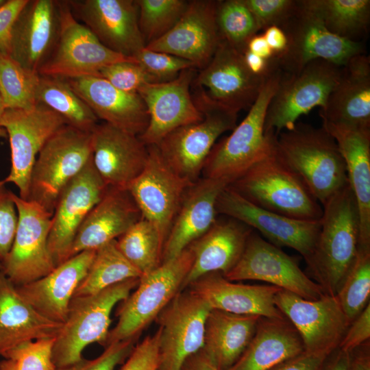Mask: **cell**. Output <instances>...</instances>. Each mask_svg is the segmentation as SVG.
<instances>
[{
	"mask_svg": "<svg viewBox=\"0 0 370 370\" xmlns=\"http://www.w3.org/2000/svg\"><path fill=\"white\" fill-rule=\"evenodd\" d=\"M320 230L306 262L325 295H336L358 254L360 219L349 184L322 206Z\"/></svg>",
	"mask_w": 370,
	"mask_h": 370,
	"instance_id": "obj_1",
	"label": "cell"
},
{
	"mask_svg": "<svg viewBox=\"0 0 370 370\" xmlns=\"http://www.w3.org/2000/svg\"><path fill=\"white\" fill-rule=\"evenodd\" d=\"M282 160L322 206L348 184L345 162L334 138L323 127L296 123L275 139Z\"/></svg>",
	"mask_w": 370,
	"mask_h": 370,
	"instance_id": "obj_2",
	"label": "cell"
},
{
	"mask_svg": "<svg viewBox=\"0 0 370 370\" xmlns=\"http://www.w3.org/2000/svg\"><path fill=\"white\" fill-rule=\"evenodd\" d=\"M275 139L270 150L229 186L261 208L295 219L319 221L322 206L280 158Z\"/></svg>",
	"mask_w": 370,
	"mask_h": 370,
	"instance_id": "obj_3",
	"label": "cell"
},
{
	"mask_svg": "<svg viewBox=\"0 0 370 370\" xmlns=\"http://www.w3.org/2000/svg\"><path fill=\"white\" fill-rule=\"evenodd\" d=\"M281 76L276 66L244 119L229 136L215 143L204 164L203 177L227 179L232 183L270 150L276 136L264 132V121Z\"/></svg>",
	"mask_w": 370,
	"mask_h": 370,
	"instance_id": "obj_4",
	"label": "cell"
},
{
	"mask_svg": "<svg viewBox=\"0 0 370 370\" xmlns=\"http://www.w3.org/2000/svg\"><path fill=\"white\" fill-rule=\"evenodd\" d=\"M194 87L197 89L193 97L203 119L175 129L155 145L168 166L191 183L201 178L218 138L236 127L238 114L212 100L202 89Z\"/></svg>",
	"mask_w": 370,
	"mask_h": 370,
	"instance_id": "obj_5",
	"label": "cell"
},
{
	"mask_svg": "<svg viewBox=\"0 0 370 370\" xmlns=\"http://www.w3.org/2000/svg\"><path fill=\"white\" fill-rule=\"evenodd\" d=\"M139 280L129 279L95 294L73 297L53 347L52 360L56 368L82 360L83 350L91 343L105 346L113 308L129 296Z\"/></svg>",
	"mask_w": 370,
	"mask_h": 370,
	"instance_id": "obj_6",
	"label": "cell"
},
{
	"mask_svg": "<svg viewBox=\"0 0 370 370\" xmlns=\"http://www.w3.org/2000/svg\"><path fill=\"white\" fill-rule=\"evenodd\" d=\"M194 256L187 247L176 258L143 275L135 291L121 301L118 321L108 332L105 347L136 337L183 288Z\"/></svg>",
	"mask_w": 370,
	"mask_h": 370,
	"instance_id": "obj_7",
	"label": "cell"
},
{
	"mask_svg": "<svg viewBox=\"0 0 370 370\" xmlns=\"http://www.w3.org/2000/svg\"><path fill=\"white\" fill-rule=\"evenodd\" d=\"M91 132L65 125L44 145L33 166L27 200L53 213L60 194L92 159Z\"/></svg>",
	"mask_w": 370,
	"mask_h": 370,
	"instance_id": "obj_8",
	"label": "cell"
},
{
	"mask_svg": "<svg viewBox=\"0 0 370 370\" xmlns=\"http://www.w3.org/2000/svg\"><path fill=\"white\" fill-rule=\"evenodd\" d=\"M341 66L324 60L309 62L300 71L282 72L268 106L264 130L278 136L291 130L299 116L315 107L322 109L340 75Z\"/></svg>",
	"mask_w": 370,
	"mask_h": 370,
	"instance_id": "obj_9",
	"label": "cell"
},
{
	"mask_svg": "<svg viewBox=\"0 0 370 370\" xmlns=\"http://www.w3.org/2000/svg\"><path fill=\"white\" fill-rule=\"evenodd\" d=\"M282 29L287 38V47L273 58L284 73H296L315 60L342 66L354 56L365 53L362 42L330 32L317 16L301 5V0L297 12Z\"/></svg>",
	"mask_w": 370,
	"mask_h": 370,
	"instance_id": "obj_10",
	"label": "cell"
},
{
	"mask_svg": "<svg viewBox=\"0 0 370 370\" xmlns=\"http://www.w3.org/2000/svg\"><path fill=\"white\" fill-rule=\"evenodd\" d=\"M18 224L11 249L1 270L16 286L40 279L55 268L48 248L53 213L36 201L12 193Z\"/></svg>",
	"mask_w": 370,
	"mask_h": 370,
	"instance_id": "obj_11",
	"label": "cell"
},
{
	"mask_svg": "<svg viewBox=\"0 0 370 370\" xmlns=\"http://www.w3.org/2000/svg\"><path fill=\"white\" fill-rule=\"evenodd\" d=\"M61 2L59 36L49 57L38 74L61 79L97 76L103 67L119 62L136 60L102 45L73 15L67 1Z\"/></svg>",
	"mask_w": 370,
	"mask_h": 370,
	"instance_id": "obj_12",
	"label": "cell"
},
{
	"mask_svg": "<svg viewBox=\"0 0 370 370\" xmlns=\"http://www.w3.org/2000/svg\"><path fill=\"white\" fill-rule=\"evenodd\" d=\"M65 125L60 115L41 103L30 109L4 111L0 127L5 130L9 138L11 169L3 181L13 183L18 188L21 199H28L31 173L39 152Z\"/></svg>",
	"mask_w": 370,
	"mask_h": 370,
	"instance_id": "obj_13",
	"label": "cell"
},
{
	"mask_svg": "<svg viewBox=\"0 0 370 370\" xmlns=\"http://www.w3.org/2000/svg\"><path fill=\"white\" fill-rule=\"evenodd\" d=\"M275 304L298 332L306 352L330 355L350 325L336 295L310 300L280 289Z\"/></svg>",
	"mask_w": 370,
	"mask_h": 370,
	"instance_id": "obj_14",
	"label": "cell"
},
{
	"mask_svg": "<svg viewBox=\"0 0 370 370\" xmlns=\"http://www.w3.org/2000/svg\"><path fill=\"white\" fill-rule=\"evenodd\" d=\"M223 276L232 282H265L306 299L314 300L325 295L321 287L301 271L292 257L254 230L237 263Z\"/></svg>",
	"mask_w": 370,
	"mask_h": 370,
	"instance_id": "obj_15",
	"label": "cell"
},
{
	"mask_svg": "<svg viewBox=\"0 0 370 370\" xmlns=\"http://www.w3.org/2000/svg\"><path fill=\"white\" fill-rule=\"evenodd\" d=\"M211 308L188 289L180 291L156 318L159 325L158 370H180L184 360L203 347Z\"/></svg>",
	"mask_w": 370,
	"mask_h": 370,
	"instance_id": "obj_16",
	"label": "cell"
},
{
	"mask_svg": "<svg viewBox=\"0 0 370 370\" xmlns=\"http://www.w3.org/2000/svg\"><path fill=\"white\" fill-rule=\"evenodd\" d=\"M216 210L217 214L236 219L258 231L271 244L295 249L306 262L314 250L320 230V220H299L261 208L230 186L219 194Z\"/></svg>",
	"mask_w": 370,
	"mask_h": 370,
	"instance_id": "obj_17",
	"label": "cell"
},
{
	"mask_svg": "<svg viewBox=\"0 0 370 370\" xmlns=\"http://www.w3.org/2000/svg\"><path fill=\"white\" fill-rule=\"evenodd\" d=\"M147 148L145 166L127 189L142 218L156 227L164 243L183 197L193 183L181 177L168 166L156 145H148Z\"/></svg>",
	"mask_w": 370,
	"mask_h": 370,
	"instance_id": "obj_18",
	"label": "cell"
},
{
	"mask_svg": "<svg viewBox=\"0 0 370 370\" xmlns=\"http://www.w3.org/2000/svg\"><path fill=\"white\" fill-rule=\"evenodd\" d=\"M267 77L252 73L243 54L221 40L210 61L196 75L193 85L202 89L214 101L238 113L251 108Z\"/></svg>",
	"mask_w": 370,
	"mask_h": 370,
	"instance_id": "obj_19",
	"label": "cell"
},
{
	"mask_svg": "<svg viewBox=\"0 0 370 370\" xmlns=\"http://www.w3.org/2000/svg\"><path fill=\"white\" fill-rule=\"evenodd\" d=\"M74 17L108 49L134 58L146 44L138 25L136 0L67 1Z\"/></svg>",
	"mask_w": 370,
	"mask_h": 370,
	"instance_id": "obj_20",
	"label": "cell"
},
{
	"mask_svg": "<svg viewBox=\"0 0 370 370\" xmlns=\"http://www.w3.org/2000/svg\"><path fill=\"white\" fill-rule=\"evenodd\" d=\"M196 75V68L186 69L173 80L149 84L138 91L149 114L147 127L138 136L145 145H157L175 129L203 119L190 92Z\"/></svg>",
	"mask_w": 370,
	"mask_h": 370,
	"instance_id": "obj_21",
	"label": "cell"
},
{
	"mask_svg": "<svg viewBox=\"0 0 370 370\" xmlns=\"http://www.w3.org/2000/svg\"><path fill=\"white\" fill-rule=\"evenodd\" d=\"M107 188L91 159L60 194L48 238V248L56 267L70 258L79 228Z\"/></svg>",
	"mask_w": 370,
	"mask_h": 370,
	"instance_id": "obj_22",
	"label": "cell"
},
{
	"mask_svg": "<svg viewBox=\"0 0 370 370\" xmlns=\"http://www.w3.org/2000/svg\"><path fill=\"white\" fill-rule=\"evenodd\" d=\"M217 3L214 0L188 1L175 26L145 47L186 60L197 69L204 68L222 40L217 23Z\"/></svg>",
	"mask_w": 370,
	"mask_h": 370,
	"instance_id": "obj_23",
	"label": "cell"
},
{
	"mask_svg": "<svg viewBox=\"0 0 370 370\" xmlns=\"http://www.w3.org/2000/svg\"><path fill=\"white\" fill-rule=\"evenodd\" d=\"M60 23V1L27 0L13 25L10 56L38 73L56 45Z\"/></svg>",
	"mask_w": 370,
	"mask_h": 370,
	"instance_id": "obj_24",
	"label": "cell"
},
{
	"mask_svg": "<svg viewBox=\"0 0 370 370\" xmlns=\"http://www.w3.org/2000/svg\"><path fill=\"white\" fill-rule=\"evenodd\" d=\"M91 140L93 165L108 186L127 188L145 166L148 148L138 136L103 122Z\"/></svg>",
	"mask_w": 370,
	"mask_h": 370,
	"instance_id": "obj_25",
	"label": "cell"
},
{
	"mask_svg": "<svg viewBox=\"0 0 370 370\" xmlns=\"http://www.w3.org/2000/svg\"><path fill=\"white\" fill-rule=\"evenodd\" d=\"M227 179L202 177L186 191L163 245L162 262L176 258L217 219L216 203Z\"/></svg>",
	"mask_w": 370,
	"mask_h": 370,
	"instance_id": "obj_26",
	"label": "cell"
},
{
	"mask_svg": "<svg viewBox=\"0 0 370 370\" xmlns=\"http://www.w3.org/2000/svg\"><path fill=\"white\" fill-rule=\"evenodd\" d=\"M186 288L211 309L268 319H286L275 304V296L281 288L273 285L236 284L221 273L212 272L199 277Z\"/></svg>",
	"mask_w": 370,
	"mask_h": 370,
	"instance_id": "obj_27",
	"label": "cell"
},
{
	"mask_svg": "<svg viewBox=\"0 0 370 370\" xmlns=\"http://www.w3.org/2000/svg\"><path fill=\"white\" fill-rule=\"evenodd\" d=\"M64 79L98 119L138 136L146 130L149 114L138 93L121 90L97 76Z\"/></svg>",
	"mask_w": 370,
	"mask_h": 370,
	"instance_id": "obj_28",
	"label": "cell"
},
{
	"mask_svg": "<svg viewBox=\"0 0 370 370\" xmlns=\"http://www.w3.org/2000/svg\"><path fill=\"white\" fill-rule=\"evenodd\" d=\"M96 250L83 251L45 276L16 286L20 295L47 319L63 323L74 293L86 276Z\"/></svg>",
	"mask_w": 370,
	"mask_h": 370,
	"instance_id": "obj_29",
	"label": "cell"
},
{
	"mask_svg": "<svg viewBox=\"0 0 370 370\" xmlns=\"http://www.w3.org/2000/svg\"><path fill=\"white\" fill-rule=\"evenodd\" d=\"M141 219V213L127 188L108 186L79 228L70 258L116 240Z\"/></svg>",
	"mask_w": 370,
	"mask_h": 370,
	"instance_id": "obj_30",
	"label": "cell"
},
{
	"mask_svg": "<svg viewBox=\"0 0 370 370\" xmlns=\"http://www.w3.org/2000/svg\"><path fill=\"white\" fill-rule=\"evenodd\" d=\"M321 127L334 138L345 162L359 214V246L370 247V127L325 121Z\"/></svg>",
	"mask_w": 370,
	"mask_h": 370,
	"instance_id": "obj_31",
	"label": "cell"
},
{
	"mask_svg": "<svg viewBox=\"0 0 370 370\" xmlns=\"http://www.w3.org/2000/svg\"><path fill=\"white\" fill-rule=\"evenodd\" d=\"M322 121L370 127V58L361 53L341 66L338 81L320 109Z\"/></svg>",
	"mask_w": 370,
	"mask_h": 370,
	"instance_id": "obj_32",
	"label": "cell"
},
{
	"mask_svg": "<svg viewBox=\"0 0 370 370\" xmlns=\"http://www.w3.org/2000/svg\"><path fill=\"white\" fill-rule=\"evenodd\" d=\"M253 230L231 217L216 219L210 229L188 247L194 260L183 284L184 290L199 277L212 272L223 275L237 263Z\"/></svg>",
	"mask_w": 370,
	"mask_h": 370,
	"instance_id": "obj_33",
	"label": "cell"
},
{
	"mask_svg": "<svg viewBox=\"0 0 370 370\" xmlns=\"http://www.w3.org/2000/svg\"><path fill=\"white\" fill-rule=\"evenodd\" d=\"M62 325L38 313L0 269V356L23 342L56 337Z\"/></svg>",
	"mask_w": 370,
	"mask_h": 370,
	"instance_id": "obj_34",
	"label": "cell"
},
{
	"mask_svg": "<svg viewBox=\"0 0 370 370\" xmlns=\"http://www.w3.org/2000/svg\"><path fill=\"white\" fill-rule=\"evenodd\" d=\"M304 351L298 332L286 318L261 317L251 341L227 370H270Z\"/></svg>",
	"mask_w": 370,
	"mask_h": 370,
	"instance_id": "obj_35",
	"label": "cell"
},
{
	"mask_svg": "<svg viewBox=\"0 0 370 370\" xmlns=\"http://www.w3.org/2000/svg\"><path fill=\"white\" fill-rule=\"evenodd\" d=\"M260 318L211 309L206 320L202 350L219 370H227L251 341Z\"/></svg>",
	"mask_w": 370,
	"mask_h": 370,
	"instance_id": "obj_36",
	"label": "cell"
},
{
	"mask_svg": "<svg viewBox=\"0 0 370 370\" xmlns=\"http://www.w3.org/2000/svg\"><path fill=\"white\" fill-rule=\"evenodd\" d=\"M332 34L355 42L367 34L370 23L369 0H301Z\"/></svg>",
	"mask_w": 370,
	"mask_h": 370,
	"instance_id": "obj_37",
	"label": "cell"
},
{
	"mask_svg": "<svg viewBox=\"0 0 370 370\" xmlns=\"http://www.w3.org/2000/svg\"><path fill=\"white\" fill-rule=\"evenodd\" d=\"M37 100L79 130L92 132L98 124L91 109L64 79L40 75Z\"/></svg>",
	"mask_w": 370,
	"mask_h": 370,
	"instance_id": "obj_38",
	"label": "cell"
},
{
	"mask_svg": "<svg viewBox=\"0 0 370 370\" xmlns=\"http://www.w3.org/2000/svg\"><path fill=\"white\" fill-rule=\"evenodd\" d=\"M140 277L141 273L121 254L116 240H114L96 249L92 262L73 297L95 294L117 283Z\"/></svg>",
	"mask_w": 370,
	"mask_h": 370,
	"instance_id": "obj_39",
	"label": "cell"
},
{
	"mask_svg": "<svg viewBox=\"0 0 370 370\" xmlns=\"http://www.w3.org/2000/svg\"><path fill=\"white\" fill-rule=\"evenodd\" d=\"M125 258L143 275L162 263L164 242L156 227L141 219L116 239Z\"/></svg>",
	"mask_w": 370,
	"mask_h": 370,
	"instance_id": "obj_40",
	"label": "cell"
},
{
	"mask_svg": "<svg viewBox=\"0 0 370 370\" xmlns=\"http://www.w3.org/2000/svg\"><path fill=\"white\" fill-rule=\"evenodd\" d=\"M40 75L29 71L9 54L0 53V94L5 109H30L38 102Z\"/></svg>",
	"mask_w": 370,
	"mask_h": 370,
	"instance_id": "obj_41",
	"label": "cell"
},
{
	"mask_svg": "<svg viewBox=\"0 0 370 370\" xmlns=\"http://www.w3.org/2000/svg\"><path fill=\"white\" fill-rule=\"evenodd\" d=\"M336 296L350 324L370 303V247L358 246L356 258Z\"/></svg>",
	"mask_w": 370,
	"mask_h": 370,
	"instance_id": "obj_42",
	"label": "cell"
},
{
	"mask_svg": "<svg viewBox=\"0 0 370 370\" xmlns=\"http://www.w3.org/2000/svg\"><path fill=\"white\" fill-rule=\"evenodd\" d=\"M217 23L222 40L243 54L251 38L260 31L244 0L218 1Z\"/></svg>",
	"mask_w": 370,
	"mask_h": 370,
	"instance_id": "obj_43",
	"label": "cell"
},
{
	"mask_svg": "<svg viewBox=\"0 0 370 370\" xmlns=\"http://www.w3.org/2000/svg\"><path fill=\"white\" fill-rule=\"evenodd\" d=\"M138 25L146 45L171 29L185 12L188 1L136 0Z\"/></svg>",
	"mask_w": 370,
	"mask_h": 370,
	"instance_id": "obj_44",
	"label": "cell"
},
{
	"mask_svg": "<svg viewBox=\"0 0 370 370\" xmlns=\"http://www.w3.org/2000/svg\"><path fill=\"white\" fill-rule=\"evenodd\" d=\"M56 337L23 342L6 352L0 370H55L52 350Z\"/></svg>",
	"mask_w": 370,
	"mask_h": 370,
	"instance_id": "obj_45",
	"label": "cell"
},
{
	"mask_svg": "<svg viewBox=\"0 0 370 370\" xmlns=\"http://www.w3.org/2000/svg\"><path fill=\"white\" fill-rule=\"evenodd\" d=\"M136 62L156 83L175 79L184 69L195 68L189 61L164 52L144 47L135 56Z\"/></svg>",
	"mask_w": 370,
	"mask_h": 370,
	"instance_id": "obj_46",
	"label": "cell"
},
{
	"mask_svg": "<svg viewBox=\"0 0 370 370\" xmlns=\"http://www.w3.org/2000/svg\"><path fill=\"white\" fill-rule=\"evenodd\" d=\"M98 77L121 90L132 93H138L147 84L156 83L136 60L108 65L99 71Z\"/></svg>",
	"mask_w": 370,
	"mask_h": 370,
	"instance_id": "obj_47",
	"label": "cell"
},
{
	"mask_svg": "<svg viewBox=\"0 0 370 370\" xmlns=\"http://www.w3.org/2000/svg\"><path fill=\"white\" fill-rule=\"evenodd\" d=\"M260 30L270 26L281 29L295 14L299 0H244Z\"/></svg>",
	"mask_w": 370,
	"mask_h": 370,
	"instance_id": "obj_48",
	"label": "cell"
},
{
	"mask_svg": "<svg viewBox=\"0 0 370 370\" xmlns=\"http://www.w3.org/2000/svg\"><path fill=\"white\" fill-rule=\"evenodd\" d=\"M134 342L135 338L112 343L94 359L82 358L74 364L55 370H114L130 356L134 347Z\"/></svg>",
	"mask_w": 370,
	"mask_h": 370,
	"instance_id": "obj_49",
	"label": "cell"
},
{
	"mask_svg": "<svg viewBox=\"0 0 370 370\" xmlns=\"http://www.w3.org/2000/svg\"><path fill=\"white\" fill-rule=\"evenodd\" d=\"M0 180V263L8 254L18 224V212L12 192Z\"/></svg>",
	"mask_w": 370,
	"mask_h": 370,
	"instance_id": "obj_50",
	"label": "cell"
},
{
	"mask_svg": "<svg viewBox=\"0 0 370 370\" xmlns=\"http://www.w3.org/2000/svg\"><path fill=\"white\" fill-rule=\"evenodd\" d=\"M159 338L158 330L146 336L134 347L120 370H158Z\"/></svg>",
	"mask_w": 370,
	"mask_h": 370,
	"instance_id": "obj_51",
	"label": "cell"
},
{
	"mask_svg": "<svg viewBox=\"0 0 370 370\" xmlns=\"http://www.w3.org/2000/svg\"><path fill=\"white\" fill-rule=\"evenodd\" d=\"M370 338V303L351 323L341 340L338 349L352 352L369 341Z\"/></svg>",
	"mask_w": 370,
	"mask_h": 370,
	"instance_id": "obj_52",
	"label": "cell"
},
{
	"mask_svg": "<svg viewBox=\"0 0 370 370\" xmlns=\"http://www.w3.org/2000/svg\"><path fill=\"white\" fill-rule=\"evenodd\" d=\"M27 0H7L0 8V53L10 55L13 25Z\"/></svg>",
	"mask_w": 370,
	"mask_h": 370,
	"instance_id": "obj_53",
	"label": "cell"
},
{
	"mask_svg": "<svg viewBox=\"0 0 370 370\" xmlns=\"http://www.w3.org/2000/svg\"><path fill=\"white\" fill-rule=\"evenodd\" d=\"M330 355L304 351L270 370H321Z\"/></svg>",
	"mask_w": 370,
	"mask_h": 370,
	"instance_id": "obj_54",
	"label": "cell"
},
{
	"mask_svg": "<svg viewBox=\"0 0 370 370\" xmlns=\"http://www.w3.org/2000/svg\"><path fill=\"white\" fill-rule=\"evenodd\" d=\"M274 56L282 54L287 47V38L284 32L278 26H270L262 33Z\"/></svg>",
	"mask_w": 370,
	"mask_h": 370,
	"instance_id": "obj_55",
	"label": "cell"
},
{
	"mask_svg": "<svg viewBox=\"0 0 370 370\" xmlns=\"http://www.w3.org/2000/svg\"><path fill=\"white\" fill-rule=\"evenodd\" d=\"M180 370H219L202 349L187 357Z\"/></svg>",
	"mask_w": 370,
	"mask_h": 370,
	"instance_id": "obj_56",
	"label": "cell"
},
{
	"mask_svg": "<svg viewBox=\"0 0 370 370\" xmlns=\"http://www.w3.org/2000/svg\"><path fill=\"white\" fill-rule=\"evenodd\" d=\"M349 370H370L369 343L350 352Z\"/></svg>",
	"mask_w": 370,
	"mask_h": 370,
	"instance_id": "obj_57",
	"label": "cell"
},
{
	"mask_svg": "<svg viewBox=\"0 0 370 370\" xmlns=\"http://www.w3.org/2000/svg\"><path fill=\"white\" fill-rule=\"evenodd\" d=\"M350 353L336 349L326 359L321 370H349Z\"/></svg>",
	"mask_w": 370,
	"mask_h": 370,
	"instance_id": "obj_58",
	"label": "cell"
},
{
	"mask_svg": "<svg viewBox=\"0 0 370 370\" xmlns=\"http://www.w3.org/2000/svg\"><path fill=\"white\" fill-rule=\"evenodd\" d=\"M247 50L265 60H270L274 53L262 34L252 36L247 45Z\"/></svg>",
	"mask_w": 370,
	"mask_h": 370,
	"instance_id": "obj_59",
	"label": "cell"
},
{
	"mask_svg": "<svg viewBox=\"0 0 370 370\" xmlns=\"http://www.w3.org/2000/svg\"><path fill=\"white\" fill-rule=\"evenodd\" d=\"M5 110V108L1 95L0 94V119L1 116L3 115Z\"/></svg>",
	"mask_w": 370,
	"mask_h": 370,
	"instance_id": "obj_60",
	"label": "cell"
},
{
	"mask_svg": "<svg viewBox=\"0 0 370 370\" xmlns=\"http://www.w3.org/2000/svg\"><path fill=\"white\" fill-rule=\"evenodd\" d=\"M6 137L8 136H7V133L5 130L3 128L0 127V138H6Z\"/></svg>",
	"mask_w": 370,
	"mask_h": 370,
	"instance_id": "obj_61",
	"label": "cell"
},
{
	"mask_svg": "<svg viewBox=\"0 0 370 370\" xmlns=\"http://www.w3.org/2000/svg\"><path fill=\"white\" fill-rule=\"evenodd\" d=\"M7 0H0V8L2 7L5 3Z\"/></svg>",
	"mask_w": 370,
	"mask_h": 370,
	"instance_id": "obj_62",
	"label": "cell"
},
{
	"mask_svg": "<svg viewBox=\"0 0 370 370\" xmlns=\"http://www.w3.org/2000/svg\"><path fill=\"white\" fill-rule=\"evenodd\" d=\"M0 269H1V263H0Z\"/></svg>",
	"mask_w": 370,
	"mask_h": 370,
	"instance_id": "obj_63",
	"label": "cell"
}]
</instances>
